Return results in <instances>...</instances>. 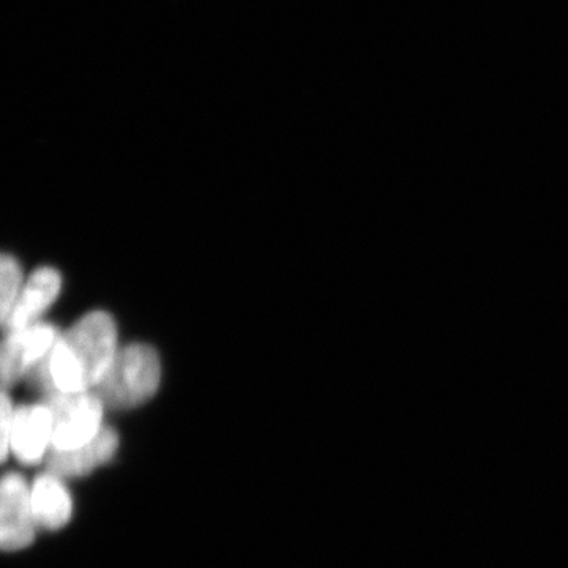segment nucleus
<instances>
[{
    "instance_id": "4",
    "label": "nucleus",
    "mask_w": 568,
    "mask_h": 568,
    "mask_svg": "<svg viewBox=\"0 0 568 568\" xmlns=\"http://www.w3.org/2000/svg\"><path fill=\"white\" fill-rule=\"evenodd\" d=\"M58 327L37 323L28 327L7 331L6 342L0 353V377L3 388L14 386L50 354L59 338Z\"/></svg>"
},
{
    "instance_id": "8",
    "label": "nucleus",
    "mask_w": 568,
    "mask_h": 568,
    "mask_svg": "<svg viewBox=\"0 0 568 568\" xmlns=\"http://www.w3.org/2000/svg\"><path fill=\"white\" fill-rule=\"evenodd\" d=\"M119 448L118 433L108 426H103L89 443L82 444L70 450H54L48 455L50 473L61 478L84 477L97 467L106 465L114 458Z\"/></svg>"
},
{
    "instance_id": "11",
    "label": "nucleus",
    "mask_w": 568,
    "mask_h": 568,
    "mask_svg": "<svg viewBox=\"0 0 568 568\" xmlns=\"http://www.w3.org/2000/svg\"><path fill=\"white\" fill-rule=\"evenodd\" d=\"M0 407H2V410H0V424H2V439H0V444H2V459H7L10 454L11 432H13L14 407L11 405V399L6 388L2 392V405Z\"/></svg>"
},
{
    "instance_id": "3",
    "label": "nucleus",
    "mask_w": 568,
    "mask_h": 568,
    "mask_svg": "<svg viewBox=\"0 0 568 568\" xmlns=\"http://www.w3.org/2000/svg\"><path fill=\"white\" fill-rule=\"evenodd\" d=\"M52 414V448L70 450L89 443L103 428L104 405L92 390L47 395Z\"/></svg>"
},
{
    "instance_id": "6",
    "label": "nucleus",
    "mask_w": 568,
    "mask_h": 568,
    "mask_svg": "<svg viewBox=\"0 0 568 568\" xmlns=\"http://www.w3.org/2000/svg\"><path fill=\"white\" fill-rule=\"evenodd\" d=\"M52 447V414L41 405L21 406L14 409L10 450L24 465H37Z\"/></svg>"
},
{
    "instance_id": "5",
    "label": "nucleus",
    "mask_w": 568,
    "mask_h": 568,
    "mask_svg": "<svg viewBox=\"0 0 568 568\" xmlns=\"http://www.w3.org/2000/svg\"><path fill=\"white\" fill-rule=\"evenodd\" d=\"M37 528L32 488L18 474H9L0 491V544L6 551H20L32 544Z\"/></svg>"
},
{
    "instance_id": "10",
    "label": "nucleus",
    "mask_w": 568,
    "mask_h": 568,
    "mask_svg": "<svg viewBox=\"0 0 568 568\" xmlns=\"http://www.w3.org/2000/svg\"><path fill=\"white\" fill-rule=\"evenodd\" d=\"M22 271L20 263L10 254L3 253L0 260V320L2 324L9 317L18 295L21 294Z\"/></svg>"
},
{
    "instance_id": "7",
    "label": "nucleus",
    "mask_w": 568,
    "mask_h": 568,
    "mask_svg": "<svg viewBox=\"0 0 568 568\" xmlns=\"http://www.w3.org/2000/svg\"><path fill=\"white\" fill-rule=\"evenodd\" d=\"M62 290V276L55 268L41 267L29 276L22 286L9 317L3 323L6 331L28 327L39 323L41 315L54 304Z\"/></svg>"
},
{
    "instance_id": "1",
    "label": "nucleus",
    "mask_w": 568,
    "mask_h": 568,
    "mask_svg": "<svg viewBox=\"0 0 568 568\" xmlns=\"http://www.w3.org/2000/svg\"><path fill=\"white\" fill-rule=\"evenodd\" d=\"M118 325L111 315L92 312L59 335L32 375L47 394L92 390L118 354Z\"/></svg>"
},
{
    "instance_id": "9",
    "label": "nucleus",
    "mask_w": 568,
    "mask_h": 568,
    "mask_svg": "<svg viewBox=\"0 0 568 568\" xmlns=\"http://www.w3.org/2000/svg\"><path fill=\"white\" fill-rule=\"evenodd\" d=\"M32 506L39 526L50 530L63 528L73 510L69 489L62 478L52 473L43 474L33 481Z\"/></svg>"
},
{
    "instance_id": "2",
    "label": "nucleus",
    "mask_w": 568,
    "mask_h": 568,
    "mask_svg": "<svg viewBox=\"0 0 568 568\" xmlns=\"http://www.w3.org/2000/svg\"><path fill=\"white\" fill-rule=\"evenodd\" d=\"M162 381L159 353L149 345H130L118 351L100 383L92 388L104 407L125 410L144 405Z\"/></svg>"
}]
</instances>
